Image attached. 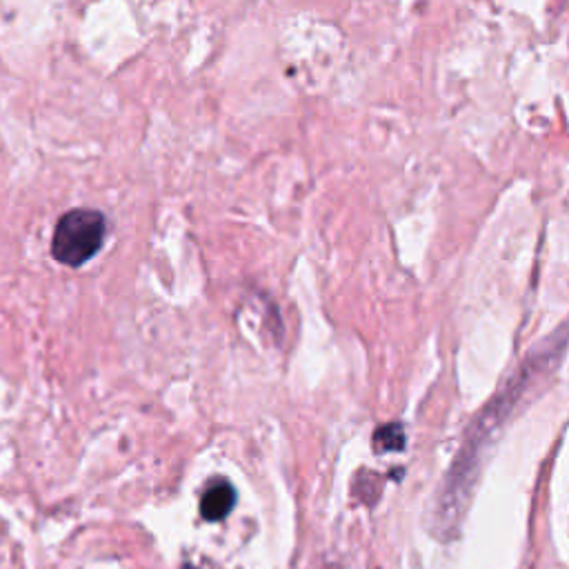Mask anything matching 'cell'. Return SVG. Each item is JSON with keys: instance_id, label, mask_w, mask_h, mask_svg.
Listing matches in <instances>:
<instances>
[{"instance_id": "cell-1", "label": "cell", "mask_w": 569, "mask_h": 569, "mask_svg": "<svg viewBox=\"0 0 569 569\" xmlns=\"http://www.w3.org/2000/svg\"><path fill=\"white\" fill-rule=\"evenodd\" d=\"M107 220L96 209H71L67 211L53 231L51 253L67 267H80L91 260L104 242Z\"/></svg>"}, {"instance_id": "cell-2", "label": "cell", "mask_w": 569, "mask_h": 569, "mask_svg": "<svg viewBox=\"0 0 569 569\" xmlns=\"http://www.w3.org/2000/svg\"><path fill=\"white\" fill-rule=\"evenodd\" d=\"M233 502H236V489L229 482L220 480L204 491L200 500V513L204 520H222L233 509Z\"/></svg>"}, {"instance_id": "cell-3", "label": "cell", "mask_w": 569, "mask_h": 569, "mask_svg": "<svg viewBox=\"0 0 569 569\" xmlns=\"http://www.w3.org/2000/svg\"><path fill=\"white\" fill-rule=\"evenodd\" d=\"M373 447L376 451H391V449H402L405 447V431L400 425H382L373 433Z\"/></svg>"}]
</instances>
